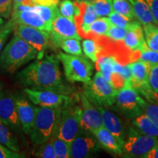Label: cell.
<instances>
[{"instance_id":"obj_1","label":"cell","mask_w":158,"mask_h":158,"mask_svg":"<svg viewBox=\"0 0 158 158\" xmlns=\"http://www.w3.org/2000/svg\"><path fill=\"white\" fill-rule=\"evenodd\" d=\"M59 62L52 55H45L20 71L17 79L26 88L67 94L69 92L62 82Z\"/></svg>"},{"instance_id":"obj_2","label":"cell","mask_w":158,"mask_h":158,"mask_svg":"<svg viewBox=\"0 0 158 158\" xmlns=\"http://www.w3.org/2000/svg\"><path fill=\"white\" fill-rule=\"evenodd\" d=\"M37 56L38 51L36 48L14 34L0 54V68L12 74Z\"/></svg>"},{"instance_id":"obj_3","label":"cell","mask_w":158,"mask_h":158,"mask_svg":"<svg viewBox=\"0 0 158 158\" xmlns=\"http://www.w3.org/2000/svg\"><path fill=\"white\" fill-rule=\"evenodd\" d=\"M34 125L30 133L31 141L39 146L56 136L62 107H35Z\"/></svg>"},{"instance_id":"obj_4","label":"cell","mask_w":158,"mask_h":158,"mask_svg":"<svg viewBox=\"0 0 158 158\" xmlns=\"http://www.w3.org/2000/svg\"><path fill=\"white\" fill-rule=\"evenodd\" d=\"M56 58L62 62L64 76L70 82L88 83L92 79L93 64L83 55H73L60 52Z\"/></svg>"},{"instance_id":"obj_5","label":"cell","mask_w":158,"mask_h":158,"mask_svg":"<svg viewBox=\"0 0 158 158\" xmlns=\"http://www.w3.org/2000/svg\"><path fill=\"white\" fill-rule=\"evenodd\" d=\"M118 91L98 71L94 78L84 84V94L97 107H108L116 100Z\"/></svg>"},{"instance_id":"obj_6","label":"cell","mask_w":158,"mask_h":158,"mask_svg":"<svg viewBox=\"0 0 158 158\" xmlns=\"http://www.w3.org/2000/svg\"><path fill=\"white\" fill-rule=\"evenodd\" d=\"M81 106L74 105L72 102L63 106L56 137L71 143L81 133Z\"/></svg>"},{"instance_id":"obj_7","label":"cell","mask_w":158,"mask_h":158,"mask_svg":"<svg viewBox=\"0 0 158 158\" xmlns=\"http://www.w3.org/2000/svg\"><path fill=\"white\" fill-rule=\"evenodd\" d=\"M116 101L118 106L130 118H135L143 114L147 103V101L131 86H124L118 91Z\"/></svg>"},{"instance_id":"obj_8","label":"cell","mask_w":158,"mask_h":158,"mask_svg":"<svg viewBox=\"0 0 158 158\" xmlns=\"http://www.w3.org/2000/svg\"><path fill=\"white\" fill-rule=\"evenodd\" d=\"M157 141V138L139 133L130 128L127 138L124 141L122 150L127 157H144Z\"/></svg>"},{"instance_id":"obj_9","label":"cell","mask_w":158,"mask_h":158,"mask_svg":"<svg viewBox=\"0 0 158 158\" xmlns=\"http://www.w3.org/2000/svg\"><path fill=\"white\" fill-rule=\"evenodd\" d=\"M14 34L30 44L38 51L39 58L43 57L44 51L51 42L50 32L24 24H15Z\"/></svg>"},{"instance_id":"obj_10","label":"cell","mask_w":158,"mask_h":158,"mask_svg":"<svg viewBox=\"0 0 158 158\" xmlns=\"http://www.w3.org/2000/svg\"><path fill=\"white\" fill-rule=\"evenodd\" d=\"M24 92L33 104L42 107H63L71 102L70 97L56 91L26 88Z\"/></svg>"},{"instance_id":"obj_11","label":"cell","mask_w":158,"mask_h":158,"mask_svg":"<svg viewBox=\"0 0 158 158\" xmlns=\"http://www.w3.org/2000/svg\"><path fill=\"white\" fill-rule=\"evenodd\" d=\"M0 118L13 133L22 135V128L18 114L14 94L2 91L0 96Z\"/></svg>"},{"instance_id":"obj_12","label":"cell","mask_w":158,"mask_h":158,"mask_svg":"<svg viewBox=\"0 0 158 158\" xmlns=\"http://www.w3.org/2000/svg\"><path fill=\"white\" fill-rule=\"evenodd\" d=\"M11 21L15 24L21 23L51 32V27L47 24L33 7L21 5H13Z\"/></svg>"},{"instance_id":"obj_13","label":"cell","mask_w":158,"mask_h":158,"mask_svg":"<svg viewBox=\"0 0 158 158\" xmlns=\"http://www.w3.org/2000/svg\"><path fill=\"white\" fill-rule=\"evenodd\" d=\"M81 108V127L83 130L92 132L98 128L103 127L102 117L98 108L90 101L84 92L80 94Z\"/></svg>"},{"instance_id":"obj_14","label":"cell","mask_w":158,"mask_h":158,"mask_svg":"<svg viewBox=\"0 0 158 158\" xmlns=\"http://www.w3.org/2000/svg\"><path fill=\"white\" fill-rule=\"evenodd\" d=\"M78 7V13L74 16V23L77 31L82 38H88L89 27L99 17L92 2L76 0L74 1Z\"/></svg>"},{"instance_id":"obj_15","label":"cell","mask_w":158,"mask_h":158,"mask_svg":"<svg viewBox=\"0 0 158 158\" xmlns=\"http://www.w3.org/2000/svg\"><path fill=\"white\" fill-rule=\"evenodd\" d=\"M14 98L23 132L26 135H30L36 115L35 106L24 96L14 94Z\"/></svg>"},{"instance_id":"obj_16","label":"cell","mask_w":158,"mask_h":158,"mask_svg":"<svg viewBox=\"0 0 158 158\" xmlns=\"http://www.w3.org/2000/svg\"><path fill=\"white\" fill-rule=\"evenodd\" d=\"M99 148L100 143L96 138L81 133L70 143V157H88L98 151Z\"/></svg>"},{"instance_id":"obj_17","label":"cell","mask_w":158,"mask_h":158,"mask_svg":"<svg viewBox=\"0 0 158 158\" xmlns=\"http://www.w3.org/2000/svg\"><path fill=\"white\" fill-rule=\"evenodd\" d=\"M51 40L56 39L76 38L81 40L74 21L61 14L57 15L51 24Z\"/></svg>"},{"instance_id":"obj_18","label":"cell","mask_w":158,"mask_h":158,"mask_svg":"<svg viewBox=\"0 0 158 158\" xmlns=\"http://www.w3.org/2000/svg\"><path fill=\"white\" fill-rule=\"evenodd\" d=\"M123 42L124 45L133 52H141L149 47L141 23L127 31Z\"/></svg>"},{"instance_id":"obj_19","label":"cell","mask_w":158,"mask_h":158,"mask_svg":"<svg viewBox=\"0 0 158 158\" xmlns=\"http://www.w3.org/2000/svg\"><path fill=\"white\" fill-rule=\"evenodd\" d=\"M97 108L101 113L103 127H106L116 138L122 147H123L124 140L123 139V134H122V125L119 118L111 111L104 109V108Z\"/></svg>"},{"instance_id":"obj_20","label":"cell","mask_w":158,"mask_h":158,"mask_svg":"<svg viewBox=\"0 0 158 158\" xmlns=\"http://www.w3.org/2000/svg\"><path fill=\"white\" fill-rule=\"evenodd\" d=\"M92 133L95 136L100 146L105 149L116 155H122L123 150L121 144L106 127L98 128L94 130Z\"/></svg>"},{"instance_id":"obj_21","label":"cell","mask_w":158,"mask_h":158,"mask_svg":"<svg viewBox=\"0 0 158 158\" xmlns=\"http://www.w3.org/2000/svg\"><path fill=\"white\" fill-rule=\"evenodd\" d=\"M131 4L135 16L143 25L154 22V17L146 0H128Z\"/></svg>"},{"instance_id":"obj_22","label":"cell","mask_w":158,"mask_h":158,"mask_svg":"<svg viewBox=\"0 0 158 158\" xmlns=\"http://www.w3.org/2000/svg\"><path fill=\"white\" fill-rule=\"evenodd\" d=\"M133 124L142 133L152 137L158 138V127L145 114H142L134 118Z\"/></svg>"},{"instance_id":"obj_23","label":"cell","mask_w":158,"mask_h":158,"mask_svg":"<svg viewBox=\"0 0 158 158\" xmlns=\"http://www.w3.org/2000/svg\"><path fill=\"white\" fill-rule=\"evenodd\" d=\"M0 143L5 146L12 151L20 152L19 142L15 135L13 133L11 130L4 123L0 118Z\"/></svg>"},{"instance_id":"obj_24","label":"cell","mask_w":158,"mask_h":158,"mask_svg":"<svg viewBox=\"0 0 158 158\" xmlns=\"http://www.w3.org/2000/svg\"><path fill=\"white\" fill-rule=\"evenodd\" d=\"M112 25L113 23L109 18L98 17L89 27L88 38H94L97 36L106 35Z\"/></svg>"},{"instance_id":"obj_25","label":"cell","mask_w":158,"mask_h":158,"mask_svg":"<svg viewBox=\"0 0 158 158\" xmlns=\"http://www.w3.org/2000/svg\"><path fill=\"white\" fill-rule=\"evenodd\" d=\"M51 42L57 47H59L69 54L82 55V48L80 40L76 38H66L53 40Z\"/></svg>"},{"instance_id":"obj_26","label":"cell","mask_w":158,"mask_h":158,"mask_svg":"<svg viewBox=\"0 0 158 158\" xmlns=\"http://www.w3.org/2000/svg\"><path fill=\"white\" fill-rule=\"evenodd\" d=\"M33 8L39 13L43 21L51 27L53 21L56 19L57 15L60 14V12L57 7V5H35L33 7Z\"/></svg>"},{"instance_id":"obj_27","label":"cell","mask_w":158,"mask_h":158,"mask_svg":"<svg viewBox=\"0 0 158 158\" xmlns=\"http://www.w3.org/2000/svg\"><path fill=\"white\" fill-rule=\"evenodd\" d=\"M108 18L114 25L117 26L121 28H124L127 30L133 29L136 25L141 23L139 21H133V19H130V18H128L125 15L120 14V13L114 10L110 13Z\"/></svg>"},{"instance_id":"obj_28","label":"cell","mask_w":158,"mask_h":158,"mask_svg":"<svg viewBox=\"0 0 158 158\" xmlns=\"http://www.w3.org/2000/svg\"><path fill=\"white\" fill-rule=\"evenodd\" d=\"M146 41L149 48L158 52V27L152 23L143 25Z\"/></svg>"},{"instance_id":"obj_29","label":"cell","mask_w":158,"mask_h":158,"mask_svg":"<svg viewBox=\"0 0 158 158\" xmlns=\"http://www.w3.org/2000/svg\"><path fill=\"white\" fill-rule=\"evenodd\" d=\"M82 48L84 53L92 62H96L100 53V46L94 39L87 38L82 42Z\"/></svg>"},{"instance_id":"obj_30","label":"cell","mask_w":158,"mask_h":158,"mask_svg":"<svg viewBox=\"0 0 158 158\" xmlns=\"http://www.w3.org/2000/svg\"><path fill=\"white\" fill-rule=\"evenodd\" d=\"M51 138L56 158L70 157V143L56 136Z\"/></svg>"},{"instance_id":"obj_31","label":"cell","mask_w":158,"mask_h":158,"mask_svg":"<svg viewBox=\"0 0 158 158\" xmlns=\"http://www.w3.org/2000/svg\"><path fill=\"white\" fill-rule=\"evenodd\" d=\"M99 17H106L114 10L112 0H96L92 2Z\"/></svg>"},{"instance_id":"obj_32","label":"cell","mask_w":158,"mask_h":158,"mask_svg":"<svg viewBox=\"0 0 158 158\" xmlns=\"http://www.w3.org/2000/svg\"><path fill=\"white\" fill-rule=\"evenodd\" d=\"M112 2L114 11L130 19H133L135 17L133 7L128 0H112Z\"/></svg>"},{"instance_id":"obj_33","label":"cell","mask_w":158,"mask_h":158,"mask_svg":"<svg viewBox=\"0 0 158 158\" xmlns=\"http://www.w3.org/2000/svg\"><path fill=\"white\" fill-rule=\"evenodd\" d=\"M39 146V148L34 153L35 157L41 158H56L54 146H53L52 138Z\"/></svg>"},{"instance_id":"obj_34","label":"cell","mask_w":158,"mask_h":158,"mask_svg":"<svg viewBox=\"0 0 158 158\" xmlns=\"http://www.w3.org/2000/svg\"><path fill=\"white\" fill-rule=\"evenodd\" d=\"M14 27L15 23L11 20L5 21L2 18L0 17V53L2 50L7 37H9L11 31L14 29Z\"/></svg>"},{"instance_id":"obj_35","label":"cell","mask_w":158,"mask_h":158,"mask_svg":"<svg viewBox=\"0 0 158 158\" xmlns=\"http://www.w3.org/2000/svg\"><path fill=\"white\" fill-rule=\"evenodd\" d=\"M59 10L61 15L73 21L74 16L76 13L77 6L74 2L70 0H64L60 3Z\"/></svg>"},{"instance_id":"obj_36","label":"cell","mask_w":158,"mask_h":158,"mask_svg":"<svg viewBox=\"0 0 158 158\" xmlns=\"http://www.w3.org/2000/svg\"><path fill=\"white\" fill-rule=\"evenodd\" d=\"M127 29L124 28H121V27H118L117 26L113 24L110 27L109 29H108L106 36L108 37L110 39L114 40H124V37H125L126 35H127Z\"/></svg>"},{"instance_id":"obj_37","label":"cell","mask_w":158,"mask_h":158,"mask_svg":"<svg viewBox=\"0 0 158 158\" xmlns=\"http://www.w3.org/2000/svg\"><path fill=\"white\" fill-rule=\"evenodd\" d=\"M138 60L147 62L151 65L158 64V52L152 50L148 47L145 50L141 51V56Z\"/></svg>"},{"instance_id":"obj_38","label":"cell","mask_w":158,"mask_h":158,"mask_svg":"<svg viewBox=\"0 0 158 158\" xmlns=\"http://www.w3.org/2000/svg\"><path fill=\"white\" fill-rule=\"evenodd\" d=\"M143 114H145L158 127V102H147Z\"/></svg>"},{"instance_id":"obj_39","label":"cell","mask_w":158,"mask_h":158,"mask_svg":"<svg viewBox=\"0 0 158 158\" xmlns=\"http://www.w3.org/2000/svg\"><path fill=\"white\" fill-rule=\"evenodd\" d=\"M149 82L152 89L158 95V64L151 66L149 71Z\"/></svg>"},{"instance_id":"obj_40","label":"cell","mask_w":158,"mask_h":158,"mask_svg":"<svg viewBox=\"0 0 158 158\" xmlns=\"http://www.w3.org/2000/svg\"><path fill=\"white\" fill-rule=\"evenodd\" d=\"M13 0H0V17L9 19L12 11Z\"/></svg>"},{"instance_id":"obj_41","label":"cell","mask_w":158,"mask_h":158,"mask_svg":"<svg viewBox=\"0 0 158 158\" xmlns=\"http://www.w3.org/2000/svg\"><path fill=\"white\" fill-rule=\"evenodd\" d=\"M24 157L17 152L12 151L9 148L0 143V158H20Z\"/></svg>"},{"instance_id":"obj_42","label":"cell","mask_w":158,"mask_h":158,"mask_svg":"<svg viewBox=\"0 0 158 158\" xmlns=\"http://www.w3.org/2000/svg\"><path fill=\"white\" fill-rule=\"evenodd\" d=\"M154 17V23H158V0H146Z\"/></svg>"},{"instance_id":"obj_43","label":"cell","mask_w":158,"mask_h":158,"mask_svg":"<svg viewBox=\"0 0 158 158\" xmlns=\"http://www.w3.org/2000/svg\"><path fill=\"white\" fill-rule=\"evenodd\" d=\"M33 2L36 5L51 6L58 5L59 0H33Z\"/></svg>"},{"instance_id":"obj_44","label":"cell","mask_w":158,"mask_h":158,"mask_svg":"<svg viewBox=\"0 0 158 158\" xmlns=\"http://www.w3.org/2000/svg\"><path fill=\"white\" fill-rule=\"evenodd\" d=\"M145 158H158V139L155 145L152 148V149L145 155Z\"/></svg>"},{"instance_id":"obj_45","label":"cell","mask_w":158,"mask_h":158,"mask_svg":"<svg viewBox=\"0 0 158 158\" xmlns=\"http://www.w3.org/2000/svg\"><path fill=\"white\" fill-rule=\"evenodd\" d=\"M23 0H13V5H20L23 2Z\"/></svg>"},{"instance_id":"obj_46","label":"cell","mask_w":158,"mask_h":158,"mask_svg":"<svg viewBox=\"0 0 158 158\" xmlns=\"http://www.w3.org/2000/svg\"><path fill=\"white\" fill-rule=\"evenodd\" d=\"M2 92V84L0 83V96H1Z\"/></svg>"},{"instance_id":"obj_47","label":"cell","mask_w":158,"mask_h":158,"mask_svg":"<svg viewBox=\"0 0 158 158\" xmlns=\"http://www.w3.org/2000/svg\"><path fill=\"white\" fill-rule=\"evenodd\" d=\"M83 1H85V2H94V1H96V0H83Z\"/></svg>"},{"instance_id":"obj_48","label":"cell","mask_w":158,"mask_h":158,"mask_svg":"<svg viewBox=\"0 0 158 158\" xmlns=\"http://www.w3.org/2000/svg\"><path fill=\"white\" fill-rule=\"evenodd\" d=\"M157 26H158V23H157Z\"/></svg>"}]
</instances>
